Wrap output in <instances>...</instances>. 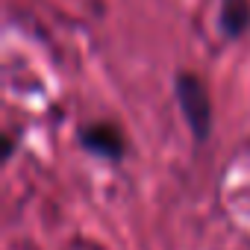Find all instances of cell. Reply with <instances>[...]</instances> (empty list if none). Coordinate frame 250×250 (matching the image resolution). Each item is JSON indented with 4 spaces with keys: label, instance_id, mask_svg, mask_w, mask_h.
Here are the masks:
<instances>
[{
    "label": "cell",
    "instance_id": "cell-1",
    "mask_svg": "<svg viewBox=\"0 0 250 250\" xmlns=\"http://www.w3.org/2000/svg\"><path fill=\"white\" fill-rule=\"evenodd\" d=\"M174 94H177L180 112H183V118L188 124L194 142L203 145L212 136V124H215L212 121V100H209L206 85L191 71H180L177 74V83H174Z\"/></svg>",
    "mask_w": 250,
    "mask_h": 250
},
{
    "label": "cell",
    "instance_id": "cell-2",
    "mask_svg": "<svg viewBox=\"0 0 250 250\" xmlns=\"http://www.w3.org/2000/svg\"><path fill=\"white\" fill-rule=\"evenodd\" d=\"M80 145L88 153H94L100 159H109V162H121L124 150H127L121 130L115 127V124H109V121H94V124H88V127H83L80 130Z\"/></svg>",
    "mask_w": 250,
    "mask_h": 250
},
{
    "label": "cell",
    "instance_id": "cell-3",
    "mask_svg": "<svg viewBox=\"0 0 250 250\" xmlns=\"http://www.w3.org/2000/svg\"><path fill=\"white\" fill-rule=\"evenodd\" d=\"M250 27V0H218V30L224 39H238Z\"/></svg>",
    "mask_w": 250,
    "mask_h": 250
}]
</instances>
